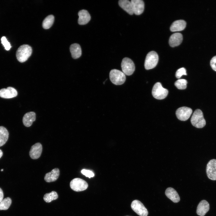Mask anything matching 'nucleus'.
Returning <instances> with one entry per match:
<instances>
[{"instance_id":"obj_1","label":"nucleus","mask_w":216,"mask_h":216,"mask_svg":"<svg viewBox=\"0 0 216 216\" xmlns=\"http://www.w3.org/2000/svg\"><path fill=\"white\" fill-rule=\"evenodd\" d=\"M32 49L27 44H24L20 46L17 50L16 56L17 60L20 62L26 61L31 56Z\"/></svg>"},{"instance_id":"obj_2","label":"nucleus","mask_w":216,"mask_h":216,"mask_svg":"<svg viewBox=\"0 0 216 216\" xmlns=\"http://www.w3.org/2000/svg\"><path fill=\"white\" fill-rule=\"evenodd\" d=\"M190 122L192 125L197 128H202L206 124L203 114L200 109L196 110L191 117Z\"/></svg>"},{"instance_id":"obj_3","label":"nucleus","mask_w":216,"mask_h":216,"mask_svg":"<svg viewBox=\"0 0 216 216\" xmlns=\"http://www.w3.org/2000/svg\"><path fill=\"white\" fill-rule=\"evenodd\" d=\"M110 78L111 82L116 85H121L123 84L126 80L125 74L118 70H112L110 73Z\"/></svg>"},{"instance_id":"obj_4","label":"nucleus","mask_w":216,"mask_h":216,"mask_svg":"<svg viewBox=\"0 0 216 216\" xmlns=\"http://www.w3.org/2000/svg\"><path fill=\"white\" fill-rule=\"evenodd\" d=\"M158 61V56L155 51L149 52L146 55L144 63V67L146 70L154 68L157 65Z\"/></svg>"},{"instance_id":"obj_5","label":"nucleus","mask_w":216,"mask_h":216,"mask_svg":"<svg viewBox=\"0 0 216 216\" xmlns=\"http://www.w3.org/2000/svg\"><path fill=\"white\" fill-rule=\"evenodd\" d=\"M168 93V90L163 87L160 82H157L154 84L152 91L153 97L159 100L165 98L167 95Z\"/></svg>"},{"instance_id":"obj_6","label":"nucleus","mask_w":216,"mask_h":216,"mask_svg":"<svg viewBox=\"0 0 216 216\" xmlns=\"http://www.w3.org/2000/svg\"><path fill=\"white\" fill-rule=\"evenodd\" d=\"M121 66L122 72L127 75H132L135 70L134 64L132 60L128 58L125 57L123 58Z\"/></svg>"},{"instance_id":"obj_7","label":"nucleus","mask_w":216,"mask_h":216,"mask_svg":"<svg viewBox=\"0 0 216 216\" xmlns=\"http://www.w3.org/2000/svg\"><path fill=\"white\" fill-rule=\"evenodd\" d=\"M70 186L73 190L79 192L86 190L88 185L84 180L79 178H76L71 181Z\"/></svg>"},{"instance_id":"obj_8","label":"nucleus","mask_w":216,"mask_h":216,"mask_svg":"<svg viewBox=\"0 0 216 216\" xmlns=\"http://www.w3.org/2000/svg\"><path fill=\"white\" fill-rule=\"evenodd\" d=\"M132 209L140 216H147L148 212L146 208L140 201L135 200L131 204Z\"/></svg>"},{"instance_id":"obj_9","label":"nucleus","mask_w":216,"mask_h":216,"mask_svg":"<svg viewBox=\"0 0 216 216\" xmlns=\"http://www.w3.org/2000/svg\"><path fill=\"white\" fill-rule=\"evenodd\" d=\"M192 112V110L190 108L183 106L178 109L176 111L177 118L180 120L185 121L190 117Z\"/></svg>"},{"instance_id":"obj_10","label":"nucleus","mask_w":216,"mask_h":216,"mask_svg":"<svg viewBox=\"0 0 216 216\" xmlns=\"http://www.w3.org/2000/svg\"><path fill=\"white\" fill-rule=\"evenodd\" d=\"M206 172L209 179L216 180V159H212L208 162L207 165Z\"/></svg>"},{"instance_id":"obj_11","label":"nucleus","mask_w":216,"mask_h":216,"mask_svg":"<svg viewBox=\"0 0 216 216\" xmlns=\"http://www.w3.org/2000/svg\"><path fill=\"white\" fill-rule=\"evenodd\" d=\"M17 95V92L16 90L11 87L0 90V97L3 98H12L16 97Z\"/></svg>"},{"instance_id":"obj_12","label":"nucleus","mask_w":216,"mask_h":216,"mask_svg":"<svg viewBox=\"0 0 216 216\" xmlns=\"http://www.w3.org/2000/svg\"><path fill=\"white\" fill-rule=\"evenodd\" d=\"M42 150V145L40 143H36L31 147L29 152V155L32 159H37L40 156Z\"/></svg>"},{"instance_id":"obj_13","label":"nucleus","mask_w":216,"mask_h":216,"mask_svg":"<svg viewBox=\"0 0 216 216\" xmlns=\"http://www.w3.org/2000/svg\"><path fill=\"white\" fill-rule=\"evenodd\" d=\"M131 2L132 5L134 14L136 15L142 14L144 9V3L142 0H131Z\"/></svg>"},{"instance_id":"obj_14","label":"nucleus","mask_w":216,"mask_h":216,"mask_svg":"<svg viewBox=\"0 0 216 216\" xmlns=\"http://www.w3.org/2000/svg\"><path fill=\"white\" fill-rule=\"evenodd\" d=\"M209 209V204L205 200L201 201L198 204L196 209L197 214L200 216H204Z\"/></svg>"},{"instance_id":"obj_15","label":"nucleus","mask_w":216,"mask_h":216,"mask_svg":"<svg viewBox=\"0 0 216 216\" xmlns=\"http://www.w3.org/2000/svg\"><path fill=\"white\" fill-rule=\"evenodd\" d=\"M78 23L80 25L87 24L90 20L91 16L88 12L85 10H80L78 13Z\"/></svg>"},{"instance_id":"obj_16","label":"nucleus","mask_w":216,"mask_h":216,"mask_svg":"<svg viewBox=\"0 0 216 216\" xmlns=\"http://www.w3.org/2000/svg\"><path fill=\"white\" fill-rule=\"evenodd\" d=\"M183 40L182 35L179 33H175L170 37L169 40V44L172 47L177 46L182 42Z\"/></svg>"},{"instance_id":"obj_17","label":"nucleus","mask_w":216,"mask_h":216,"mask_svg":"<svg viewBox=\"0 0 216 216\" xmlns=\"http://www.w3.org/2000/svg\"><path fill=\"white\" fill-rule=\"evenodd\" d=\"M165 194L166 196L174 202H178L180 200L178 193L172 188L170 187L167 188L165 191Z\"/></svg>"},{"instance_id":"obj_18","label":"nucleus","mask_w":216,"mask_h":216,"mask_svg":"<svg viewBox=\"0 0 216 216\" xmlns=\"http://www.w3.org/2000/svg\"><path fill=\"white\" fill-rule=\"evenodd\" d=\"M59 174V170L57 168H55L51 172L46 174L44 177V180L48 182H54L58 178Z\"/></svg>"},{"instance_id":"obj_19","label":"nucleus","mask_w":216,"mask_h":216,"mask_svg":"<svg viewBox=\"0 0 216 216\" xmlns=\"http://www.w3.org/2000/svg\"><path fill=\"white\" fill-rule=\"evenodd\" d=\"M35 119V113L34 112H31L25 114L22 118V122L25 126L29 127L32 125L33 122Z\"/></svg>"},{"instance_id":"obj_20","label":"nucleus","mask_w":216,"mask_h":216,"mask_svg":"<svg viewBox=\"0 0 216 216\" xmlns=\"http://www.w3.org/2000/svg\"><path fill=\"white\" fill-rule=\"evenodd\" d=\"M186 25V22L184 20H176L172 24L170 27V30L172 32L181 31L185 28Z\"/></svg>"},{"instance_id":"obj_21","label":"nucleus","mask_w":216,"mask_h":216,"mask_svg":"<svg viewBox=\"0 0 216 216\" xmlns=\"http://www.w3.org/2000/svg\"><path fill=\"white\" fill-rule=\"evenodd\" d=\"M70 51L72 58L77 59L80 57L82 54L81 47L79 44L76 43L72 44L70 46Z\"/></svg>"},{"instance_id":"obj_22","label":"nucleus","mask_w":216,"mask_h":216,"mask_svg":"<svg viewBox=\"0 0 216 216\" xmlns=\"http://www.w3.org/2000/svg\"><path fill=\"white\" fill-rule=\"evenodd\" d=\"M119 6L130 15L134 14L131 2L128 0H120L118 1Z\"/></svg>"},{"instance_id":"obj_23","label":"nucleus","mask_w":216,"mask_h":216,"mask_svg":"<svg viewBox=\"0 0 216 216\" xmlns=\"http://www.w3.org/2000/svg\"><path fill=\"white\" fill-rule=\"evenodd\" d=\"M8 136L9 133L7 130L3 126H0V147L5 143Z\"/></svg>"},{"instance_id":"obj_24","label":"nucleus","mask_w":216,"mask_h":216,"mask_svg":"<svg viewBox=\"0 0 216 216\" xmlns=\"http://www.w3.org/2000/svg\"><path fill=\"white\" fill-rule=\"evenodd\" d=\"M54 20V17L52 15L46 16L42 22V26L45 29L50 28L53 25Z\"/></svg>"},{"instance_id":"obj_25","label":"nucleus","mask_w":216,"mask_h":216,"mask_svg":"<svg viewBox=\"0 0 216 216\" xmlns=\"http://www.w3.org/2000/svg\"><path fill=\"white\" fill-rule=\"evenodd\" d=\"M58 194L55 191L45 194L44 196V200L46 202H50L58 198Z\"/></svg>"},{"instance_id":"obj_26","label":"nucleus","mask_w":216,"mask_h":216,"mask_svg":"<svg viewBox=\"0 0 216 216\" xmlns=\"http://www.w3.org/2000/svg\"><path fill=\"white\" fill-rule=\"evenodd\" d=\"M11 203V199L7 197L3 199L0 202V210H6L10 207Z\"/></svg>"},{"instance_id":"obj_27","label":"nucleus","mask_w":216,"mask_h":216,"mask_svg":"<svg viewBox=\"0 0 216 216\" xmlns=\"http://www.w3.org/2000/svg\"><path fill=\"white\" fill-rule=\"evenodd\" d=\"M187 81L184 79L177 80L175 82V85L178 89H184L187 88Z\"/></svg>"},{"instance_id":"obj_28","label":"nucleus","mask_w":216,"mask_h":216,"mask_svg":"<svg viewBox=\"0 0 216 216\" xmlns=\"http://www.w3.org/2000/svg\"><path fill=\"white\" fill-rule=\"evenodd\" d=\"M2 43L4 46L5 49L9 50L11 47L10 43L7 40L4 36L2 37L1 39Z\"/></svg>"},{"instance_id":"obj_29","label":"nucleus","mask_w":216,"mask_h":216,"mask_svg":"<svg viewBox=\"0 0 216 216\" xmlns=\"http://www.w3.org/2000/svg\"><path fill=\"white\" fill-rule=\"evenodd\" d=\"M186 70L184 68H182L178 69L176 71V76L177 78L179 79L183 75H186Z\"/></svg>"},{"instance_id":"obj_30","label":"nucleus","mask_w":216,"mask_h":216,"mask_svg":"<svg viewBox=\"0 0 216 216\" xmlns=\"http://www.w3.org/2000/svg\"><path fill=\"white\" fill-rule=\"evenodd\" d=\"M81 172L82 174L90 178L94 177V173L90 170L84 169L81 170Z\"/></svg>"},{"instance_id":"obj_31","label":"nucleus","mask_w":216,"mask_h":216,"mask_svg":"<svg viewBox=\"0 0 216 216\" xmlns=\"http://www.w3.org/2000/svg\"><path fill=\"white\" fill-rule=\"evenodd\" d=\"M210 64L212 69L216 71V56L213 57L211 59Z\"/></svg>"},{"instance_id":"obj_32","label":"nucleus","mask_w":216,"mask_h":216,"mask_svg":"<svg viewBox=\"0 0 216 216\" xmlns=\"http://www.w3.org/2000/svg\"><path fill=\"white\" fill-rule=\"evenodd\" d=\"M3 193L2 190L0 188V202L3 199Z\"/></svg>"},{"instance_id":"obj_33","label":"nucleus","mask_w":216,"mask_h":216,"mask_svg":"<svg viewBox=\"0 0 216 216\" xmlns=\"http://www.w3.org/2000/svg\"><path fill=\"white\" fill-rule=\"evenodd\" d=\"M3 155V152L0 149V158L2 157Z\"/></svg>"},{"instance_id":"obj_34","label":"nucleus","mask_w":216,"mask_h":216,"mask_svg":"<svg viewBox=\"0 0 216 216\" xmlns=\"http://www.w3.org/2000/svg\"><path fill=\"white\" fill-rule=\"evenodd\" d=\"M3 169H1V171H3Z\"/></svg>"}]
</instances>
